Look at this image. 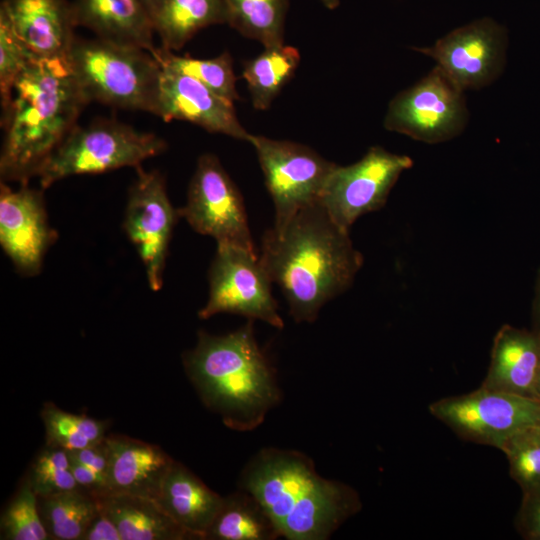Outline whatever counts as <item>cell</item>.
<instances>
[{
    "mask_svg": "<svg viewBox=\"0 0 540 540\" xmlns=\"http://www.w3.org/2000/svg\"><path fill=\"white\" fill-rule=\"evenodd\" d=\"M260 260L281 288L296 322H313L324 304L346 291L363 265L349 231L317 202L262 238Z\"/></svg>",
    "mask_w": 540,
    "mask_h": 540,
    "instance_id": "6da1fadb",
    "label": "cell"
},
{
    "mask_svg": "<svg viewBox=\"0 0 540 540\" xmlns=\"http://www.w3.org/2000/svg\"><path fill=\"white\" fill-rule=\"evenodd\" d=\"M89 102L67 57L31 58L2 110L1 182L37 177Z\"/></svg>",
    "mask_w": 540,
    "mask_h": 540,
    "instance_id": "7a4b0ae2",
    "label": "cell"
},
{
    "mask_svg": "<svg viewBox=\"0 0 540 540\" xmlns=\"http://www.w3.org/2000/svg\"><path fill=\"white\" fill-rule=\"evenodd\" d=\"M240 487L289 540H326L361 507L355 490L323 478L309 457L292 450H260L243 470Z\"/></svg>",
    "mask_w": 540,
    "mask_h": 540,
    "instance_id": "3957f363",
    "label": "cell"
},
{
    "mask_svg": "<svg viewBox=\"0 0 540 540\" xmlns=\"http://www.w3.org/2000/svg\"><path fill=\"white\" fill-rule=\"evenodd\" d=\"M183 364L203 403L231 429H255L280 400L276 377L257 344L252 320L226 335L200 331Z\"/></svg>",
    "mask_w": 540,
    "mask_h": 540,
    "instance_id": "277c9868",
    "label": "cell"
},
{
    "mask_svg": "<svg viewBox=\"0 0 540 540\" xmlns=\"http://www.w3.org/2000/svg\"><path fill=\"white\" fill-rule=\"evenodd\" d=\"M67 59L90 102L155 113L161 66L148 50L75 38Z\"/></svg>",
    "mask_w": 540,
    "mask_h": 540,
    "instance_id": "5b68a950",
    "label": "cell"
},
{
    "mask_svg": "<svg viewBox=\"0 0 540 540\" xmlns=\"http://www.w3.org/2000/svg\"><path fill=\"white\" fill-rule=\"evenodd\" d=\"M164 139L118 121L104 120L75 126L42 166L37 177L41 189L75 175L101 174L123 167H138L163 153Z\"/></svg>",
    "mask_w": 540,
    "mask_h": 540,
    "instance_id": "8992f818",
    "label": "cell"
},
{
    "mask_svg": "<svg viewBox=\"0 0 540 540\" xmlns=\"http://www.w3.org/2000/svg\"><path fill=\"white\" fill-rule=\"evenodd\" d=\"M429 411L460 438L497 449L513 434L540 426V400L483 386L439 399Z\"/></svg>",
    "mask_w": 540,
    "mask_h": 540,
    "instance_id": "52a82bcc",
    "label": "cell"
},
{
    "mask_svg": "<svg viewBox=\"0 0 540 540\" xmlns=\"http://www.w3.org/2000/svg\"><path fill=\"white\" fill-rule=\"evenodd\" d=\"M254 147L275 208L273 228L282 229L300 210L317 203L336 165L308 146L252 135Z\"/></svg>",
    "mask_w": 540,
    "mask_h": 540,
    "instance_id": "ba28073f",
    "label": "cell"
},
{
    "mask_svg": "<svg viewBox=\"0 0 540 540\" xmlns=\"http://www.w3.org/2000/svg\"><path fill=\"white\" fill-rule=\"evenodd\" d=\"M272 283L255 251L217 244L209 269V297L198 316L208 319L218 313H233L282 329Z\"/></svg>",
    "mask_w": 540,
    "mask_h": 540,
    "instance_id": "9c48e42d",
    "label": "cell"
},
{
    "mask_svg": "<svg viewBox=\"0 0 540 540\" xmlns=\"http://www.w3.org/2000/svg\"><path fill=\"white\" fill-rule=\"evenodd\" d=\"M463 92L436 66L390 101L384 127L429 144L448 141L468 120Z\"/></svg>",
    "mask_w": 540,
    "mask_h": 540,
    "instance_id": "30bf717a",
    "label": "cell"
},
{
    "mask_svg": "<svg viewBox=\"0 0 540 540\" xmlns=\"http://www.w3.org/2000/svg\"><path fill=\"white\" fill-rule=\"evenodd\" d=\"M412 165L409 156L373 146L359 161L334 166L318 203L338 226L349 231L359 217L384 207L400 175Z\"/></svg>",
    "mask_w": 540,
    "mask_h": 540,
    "instance_id": "8fae6325",
    "label": "cell"
},
{
    "mask_svg": "<svg viewBox=\"0 0 540 540\" xmlns=\"http://www.w3.org/2000/svg\"><path fill=\"white\" fill-rule=\"evenodd\" d=\"M178 211L195 232L217 244L255 251L242 195L215 155L198 158L186 204Z\"/></svg>",
    "mask_w": 540,
    "mask_h": 540,
    "instance_id": "7c38bea8",
    "label": "cell"
},
{
    "mask_svg": "<svg viewBox=\"0 0 540 540\" xmlns=\"http://www.w3.org/2000/svg\"><path fill=\"white\" fill-rule=\"evenodd\" d=\"M179 217L178 209L169 200L164 176L157 170L136 167V179L128 190L123 230L144 265L153 291L163 286L169 244Z\"/></svg>",
    "mask_w": 540,
    "mask_h": 540,
    "instance_id": "4fadbf2b",
    "label": "cell"
},
{
    "mask_svg": "<svg viewBox=\"0 0 540 540\" xmlns=\"http://www.w3.org/2000/svg\"><path fill=\"white\" fill-rule=\"evenodd\" d=\"M507 34L503 26L483 18L452 30L431 47L414 48L433 58L461 90L479 89L501 73Z\"/></svg>",
    "mask_w": 540,
    "mask_h": 540,
    "instance_id": "5bb4252c",
    "label": "cell"
},
{
    "mask_svg": "<svg viewBox=\"0 0 540 540\" xmlns=\"http://www.w3.org/2000/svg\"><path fill=\"white\" fill-rule=\"evenodd\" d=\"M42 190L0 183V245L15 269L29 277L41 272L47 251L58 239Z\"/></svg>",
    "mask_w": 540,
    "mask_h": 540,
    "instance_id": "9a60e30c",
    "label": "cell"
},
{
    "mask_svg": "<svg viewBox=\"0 0 540 540\" xmlns=\"http://www.w3.org/2000/svg\"><path fill=\"white\" fill-rule=\"evenodd\" d=\"M154 115L166 122L188 121L210 133L246 142L251 137L238 120L232 101L190 76L162 67Z\"/></svg>",
    "mask_w": 540,
    "mask_h": 540,
    "instance_id": "2e32d148",
    "label": "cell"
},
{
    "mask_svg": "<svg viewBox=\"0 0 540 540\" xmlns=\"http://www.w3.org/2000/svg\"><path fill=\"white\" fill-rule=\"evenodd\" d=\"M1 6L33 57H67L76 38L72 3L66 0H4Z\"/></svg>",
    "mask_w": 540,
    "mask_h": 540,
    "instance_id": "e0dca14e",
    "label": "cell"
},
{
    "mask_svg": "<svg viewBox=\"0 0 540 540\" xmlns=\"http://www.w3.org/2000/svg\"><path fill=\"white\" fill-rule=\"evenodd\" d=\"M107 492L158 499L174 459L161 447L125 435L107 436Z\"/></svg>",
    "mask_w": 540,
    "mask_h": 540,
    "instance_id": "ac0fdd59",
    "label": "cell"
},
{
    "mask_svg": "<svg viewBox=\"0 0 540 540\" xmlns=\"http://www.w3.org/2000/svg\"><path fill=\"white\" fill-rule=\"evenodd\" d=\"M540 335L505 324L494 336L483 387L537 399Z\"/></svg>",
    "mask_w": 540,
    "mask_h": 540,
    "instance_id": "d6986e66",
    "label": "cell"
},
{
    "mask_svg": "<svg viewBox=\"0 0 540 540\" xmlns=\"http://www.w3.org/2000/svg\"><path fill=\"white\" fill-rule=\"evenodd\" d=\"M72 5L76 25L96 38L149 52L156 48L153 20L141 0H75Z\"/></svg>",
    "mask_w": 540,
    "mask_h": 540,
    "instance_id": "ffe728a7",
    "label": "cell"
},
{
    "mask_svg": "<svg viewBox=\"0 0 540 540\" xmlns=\"http://www.w3.org/2000/svg\"><path fill=\"white\" fill-rule=\"evenodd\" d=\"M157 501L164 510L197 540L218 513L223 497L211 490L182 463L174 461Z\"/></svg>",
    "mask_w": 540,
    "mask_h": 540,
    "instance_id": "44dd1931",
    "label": "cell"
},
{
    "mask_svg": "<svg viewBox=\"0 0 540 540\" xmlns=\"http://www.w3.org/2000/svg\"><path fill=\"white\" fill-rule=\"evenodd\" d=\"M97 498L100 507L117 525L122 540L196 539L156 499L110 492Z\"/></svg>",
    "mask_w": 540,
    "mask_h": 540,
    "instance_id": "7402d4cb",
    "label": "cell"
},
{
    "mask_svg": "<svg viewBox=\"0 0 540 540\" xmlns=\"http://www.w3.org/2000/svg\"><path fill=\"white\" fill-rule=\"evenodd\" d=\"M227 23L224 0H160L153 16L161 47L181 49L199 30Z\"/></svg>",
    "mask_w": 540,
    "mask_h": 540,
    "instance_id": "603a6c76",
    "label": "cell"
},
{
    "mask_svg": "<svg viewBox=\"0 0 540 540\" xmlns=\"http://www.w3.org/2000/svg\"><path fill=\"white\" fill-rule=\"evenodd\" d=\"M280 534L263 506L241 489L223 497L204 540H273Z\"/></svg>",
    "mask_w": 540,
    "mask_h": 540,
    "instance_id": "cb8c5ba5",
    "label": "cell"
},
{
    "mask_svg": "<svg viewBox=\"0 0 540 540\" xmlns=\"http://www.w3.org/2000/svg\"><path fill=\"white\" fill-rule=\"evenodd\" d=\"M37 504L42 523L52 540H82L100 511L98 498L82 488L37 496Z\"/></svg>",
    "mask_w": 540,
    "mask_h": 540,
    "instance_id": "d4e9b609",
    "label": "cell"
},
{
    "mask_svg": "<svg viewBox=\"0 0 540 540\" xmlns=\"http://www.w3.org/2000/svg\"><path fill=\"white\" fill-rule=\"evenodd\" d=\"M300 63L299 51L289 45L264 47V51L244 64L242 77L247 82L252 105L268 109Z\"/></svg>",
    "mask_w": 540,
    "mask_h": 540,
    "instance_id": "484cf974",
    "label": "cell"
},
{
    "mask_svg": "<svg viewBox=\"0 0 540 540\" xmlns=\"http://www.w3.org/2000/svg\"><path fill=\"white\" fill-rule=\"evenodd\" d=\"M227 23L244 37L271 47L284 44L288 0H224Z\"/></svg>",
    "mask_w": 540,
    "mask_h": 540,
    "instance_id": "4316f807",
    "label": "cell"
},
{
    "mask_svg": "<svg viewBox=\"0 0 540 540\" xmlns=\"http://www.w3.org/2000/svg\"><path fill=\"white\" fill-rule=\"evenodd\" d=\"M151 54L162 68L190 76L232 102L239 99L232 58L228 52L211 59H198L156 47Z\"/></svg>",
    "mask_w": 540,
    "mask_h": 540,
    "instance_id": "83f0119b",
    "label": "cell"
},
{
    "mask_svg": "<svg viewBox=\"0 0 540 540\" xmlns=\"http://www.w3.org/2000/svg\"><path fill=\"white\" fill-rule=\"evenodd\" d=\"M47 445L67 451L79 450L101 442L107 437L108 421L67 412L52 402L41 410Z\"/></svg>",
    "mask_w": 540,
    "mask_h": 540,
    "instance_id": "f1b7e54d",
    "label": "cell"
},
{
    "mask_svg": "<svg viewBox=\"0 0 540 540\" xmlns=\"http://www.w3.org/2000/svg\"><path fill=\"white\" fill-rule=\"evenodd\" d=\"M1 539L48 540L42 523L37 496L24 478L11 501L1 514Z\"/></svg>",
    "mask_w": 540,
    "mask_h": 540,
    "instance_id": "f546056e",
    "label": "cell"
},
{
    "mask_svg": "<svg viewBox=\"0 0 540 540\" xmlns=\"http://www.w3.org/2000/svg\"><path fill=\"white\" fill-rule=\"evenodd\" d=\"M25 479L37 496L80 488L72 473L68 451L47 444L32 461Z\"/></svg>",
    "mask_w": 540,
    "mask_h": 540,
    "instance_id": "4dcf8cb0",
    "label": "cell"
},
{
    "mask_svg": "<svg viewBox=\"0 0 540 540\" xmlns=\"http://www.w3.org/2000/svg\"><path fill=\"white\" fill-rule=\"evenodd\" d=\"M509 463V473L522 492L540 484V426L525 428L501 447Z\"/></svg>",
    "mask_w": 540,
    "mask_h": 540,
    "instance_id": "1f68e13d",
    "label": "cell"
},
{
    "mask_svg": "<svg viewBox=\"0 0 540 540\" xmlns=\"http://www.w3.org/2000/svg\"><path fill=\"white\" fill-rule=\"evenodd\" d=\"M33 56L18 38L10 18L0 6V97L2 110L10 102L15 82Z\"/></svg>",
    "mask_w": 540,
    "mask_h": 540,
    "instance_id": "d6a6232c",
    "label": "cell"
},
{
    "mask_svg": "<svg viewBox=\"0 0 540 540\" xmlns=\"http://www.w3.org/2000/svg\"><path fill=\"white\" fill-rule=\"evenodd\" d=\"M516 525L525 539L540 540V484L523 492Z\"/></svg>",
    "mask_w": 540,
    "mask_h": 540,
    "instance_id": "836d02e7",
    "label": "cell"
},
{
    "mask_svg": "<svg viewBox=\"0 0 540 540\" xmlns=\"http://www.w3.org/2000/svg\"><path fill=\"white\" fill-rule=\"evenodd\" d=\"M108 436V435H107ZM69 455L107 479L109 446L107 437L89 447L68 451Z\"/></svg>",
    "mask_w": 540,
    "mask_h": 540,
    "instance_id": "e575fe53",
    "label": "cell"
},
{
    "mask_svg": "<svg viewBox=\"0 0 540 540\" xmlns=\"http://www.w3.org/2000/svg\"><path fill=\"white\" fill-rule=\"evenodd\" d=\"M82 540H122L120 531L111 517L100 507Z\"/></svg>",
    "mask_w": 540,
    "mask_h": 540,
    "instance_id": "d590c367",
    "label": "cell"
},
{
    "mask_svg": "<svg viewBox=\"0 0 540 540\" xmlns=\"http://www.w3.org/2000/svg\"><path fill=\"white\" fill-rule=\"evenodd\" d=\"M532 330L540 335V267L537 270L532 303Z\"/></svg>",
    "mask_w": 540,
    "mask_h": 540,
    "instance_id": "8d00e7d4",
    "label": "cell"
},
{
    "mask_svg": "<svg viewBox=\"0 0 540 540\" xmlns=\"http://www.w3.org/2000/svg\"><path fill=\"white\" fill-rule=\"evenodd\" d=\"M141 1L146 6L153 20V16L158 8L160 0H141Z\"/></svg>",
    "mask_w": 540,
    "mask_h": 540,
    "instance_id": "74e56055",
    "label": "cell"
},
{
    "mask_svg": "<svg viewBox=\"0 0 540 540\" xmlns=\"http://www.w3.org/2000/svg\"><path fill=\"white\" fill-rule=\"evenodd\" d=\"M320 1L325 7L331 10L335 9L340 4L339 0H320Z\"/></svg>",
    "mask_w": 540,
    "mask_h": 540,
    "instance_id": "f35d334b",
    "label": "cell"
},
{
    "mask_svg": "<svg viewBox=\"0 0 540 540\" xmlns=\"http://www.w3.org/2000/svg\"><path fill=\"white\" fill-rule=\"evenodd\" d=\"M536 392H537L538 400H540V373L537 380Z\"/></svg>",
    "mask_w": 540,
    "mask_h": 540,
    "instance_id": "ab89813d",
    "label": "cell"
}]
</instances>
